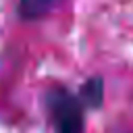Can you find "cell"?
I'll list each match as a JSON object with an SVG mask.
<instances>
[{"mask_svg": "<svg viewBox=\"0 0 133 133\" xmlns=\"http://www.w3.org/2000/svg\"><path fill=\"white\" fill-rule=\"evenodd\" d=\"M44 108L54 133H83L85 131V102L79 91L64 85H52L44 94Z\"/></svg>", "mask_w": 133, "mask_h": 133, "instance_id": "cell-1", "label": "cell"}, {"mask_svg": "<svg viewBox=\"0 0 133 133\" xmlns=\"http://www.w3.org/2000/svg\"><path fill=\"white\" fill-rule=\"evenodd\" d=\"M64 0H19L17 12L23 21H37L54 12Z\"/></svg>", "mask_w": 133, "mask_h": 133, "instance_id": "cell-2", "label": "cell"}, {"mask_svg": "<svg viewBox=\"0 0 133 133\" xmlns=\"http://www.w3.org/2000/svg\"><path fill=\"white\" fill-rule=\"evenodd\" d=\"M79 96H81V100L85 102V106H87L89 110L102 108V104H104V79H102L100 75L89 77V79L81 85Z\"/></svg>", "mask_w": 133, "mask_h": 133, "instance_id": "cell-3", "label": "cell"}]
</instances>
